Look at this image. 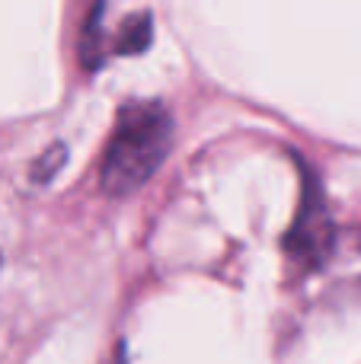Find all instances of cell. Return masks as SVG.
<instances>
[{
  "label": "cell",
  "instance_id": "cell-1",
  "mask_svg": "<svg viewBox=\"0 0 361 364\" xmlns=\"http://www.w3.org/2000/svg\"><path fill=\"white\" fill-rule=\"evenodd\" d=\"M173 144V119L163 102L131 100L122 106L102 157V188L112 198L138 192L163 166Z\"/></svg>",
  "mask_w": 361,
  "mask_h": 364
}]
</instances>
